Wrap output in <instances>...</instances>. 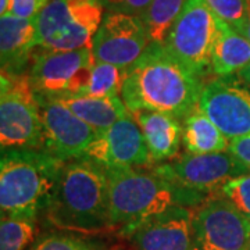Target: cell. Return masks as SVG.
I'll use <instances>...</instances> for the list:
<instances>
[{
	"mask_svg": "<svg viewBox=\"0 0 250 250\" xmlns=\"http://www.w3.org/2000/svg\"><path fill=\"white\" fill-rule=\"evenodd\" d=\"M203 81L174 59L163 45L150 43L126 68L121 98L129 111L147 110L187 118L197 108Z\"/></svg>",
	"mask_w": 250,
	"mask_h": 250,
	"instance_id": "obj_1",
	"label": "cell"
},
{
	"mask_svg": "<svg viewBox=\"0 0 250 250\" xmlns=\"http://www.w3.org/2000/svg\"><path fill=\"white\" fill-rule=\"evenodd\" d=\"M49 223L74 232L110 229L108 171L88 157L67 161L46 207Z\"/></svg>",
	"mask_w": 250,
	"mask_h": 250,
	"instance_id": "obj_2",
	"label": "cell"
},
{
	"mask_svg": "<svg viewBox=\"0 0 250 250\" xmlns=\"http://www.w3.org/2000/svg\"><path fill=\"white\" fill-rule=\"evenodd\" d=\"M206 195L179 188L154 171L139 168L108 171L110 225L129 229L172 207L195 208Z\"/></svg>",
	"mask_w": 250,
	"mask_h": 250,
	"instance_id": "obj_3",
	"label": "cell"
},
{
	"mask_svg": "<svg viewBox=\"0 0 250 250\" xmlns=\"http://www.w3.org/2000/svg\"><path fill=\"white\" fill-rule=\"evenodd\" d=\"M64 164L42 149L1 150V217L36 218L41 210H46Z\"/></svg>",
	"mask_w": 250,
	"mask_h": 250,
	"instance_id": "obj_4",
	"label": "cell"
},
{
	"mask_svg": "<svg viewBox=\"0 0 250 250\" xmlns=\"http://www.w3.org/2000/svg\"><path fill=\"white\" fill-rule=\"evenodd\" d=\"M103 11L102 0H49L35 18L36 46L60 52L90 47Z\"/></svg>",
	"mask_w": 250,
	"mask_h": 250,
	"instance_id": "obj_5",
	"label": "cell"
},
{
	"mask_svg": "<svg viewBox=\"0 0 250 250\" xmlns=\"http://www.w3.org/2000/svg\"><path fill=\"white\" fill-rule=\"evenodd\" d=\"M0 143L4 149H42L43 126L29 75L1 72Z\"/></svg>",
	"mask_w": 250,
	"mask_h": 250,
	"instance_id": "obj_6",
	"label": "cell"
},
{
	"mask_svg": "<svg viewBox=\"0 0 250 250\" xmlns=\"http://www.w3.org/2000/svg\"><path fill=\"white\" fill-rule=\"evenodd\" d=\"M218 31V18L206 0H188L163 46L188 70L203 78L211 72V59Z\"/></svg>",
	"mask_w": 250,
	"mask_h": 250,
	"instance_id": "obj_7",
	"label": "cell"
},
{
	"mask_svg": "<svg viewBox=\"0 0 250 250\" xmlns=\"http://www.w3.org/2000/svg\"><path fill=\"white\" fill-rule=\"evenodd\" d=\"M197 250H249L250 218L225 196L206 197L193 208Z\"/></svg>",
	"mask_w": 250,
	"mask_h": 250,
	"instance_id": "obj_8",
	"label": "cell"
},
{
	"mask_svg": "<svg viewBox=\"0 0 250 250\" xmlns=\"http://www.w3.org/2000/svg\"><path fill=\"white\" fill-rule=\"evenodd\" d=\"M95 60L90 47L78 50H43L35 54L29 80L36 93L60 98L82 93Z\"/></svg>",
	"mask_w": 250,
	"mask_h": 250,
	"instance_id": "obj_9",
	"label": "cell"
},
{
	"mask_svg": "<svg viewBox=\"0 0 250 250\" xmlns=\"http://www.w3.org/2000/svg\"><path fill=\"white\" fill-rule=\"evenodd\" d=\"M153 171L177 187L203 195L221 190L229 179L250 174V171L229 152L187 153L178 160L154 167Z\"/></svg>",
	"mask_w": 250,
	"mask_h": 250,
	"instance_id": "obj_10",
	"label": "cell"
},
{
	"mask_svg": "<svg viewBox=\"0 0 250 250\" xmlns=\"http://www.w3.org/2000/svg\"><path fill=\"white\" fill-rule=\"evenodd\" d=\"M197 110L208 117L229 141L250 135V89L233 75L205 82Z\"/></svg>",
	"mask_w": 250,
	"mask_h": 250,
	"instance_id": "obj_11",
	"label": "cell"
},
{
	"mask_svg": "<svg viewBox=\"0 0 250 250\" xmlns=\"http://www.w3.org/2000/svg\"><path fill=\"white\" fill-rule=\"evenodd\" d=\"M38 102L43 126L42 150L65 163L83 157L98 134L60 99L38 93Z\"/></svg>",
	"mask_w": 250,
	"mask_h": 250,
	"instance_id": "obj_12",
	"label": "cell"
},
{
	"mask_svg": "<svg viewBox=\"0 0 250 250\" xmlns=\"http://www.w3.org/2000/svg\"><path fill=\"white\" fill-rule=\"evenodd\" d=\"M150 41L142 18L124 13H107L92 42L96 62L129 68L149 47Z\"/></svg>",
	"mask_w": 250,
	"mask_h": 250,
	"instance_id": "obj_13",
	"label": "cell"
},
{
	"mask_svg": "<svg viewBox=\"0 0 250 250\" xmlns=\"http://www.w3.org/2000/svg\"><path fill=\"white\" fill-rule=\"evenodd\" d=\"M83 157L103 166L107 171L153 164L142 131L132 114L118 120L103 134L98 135Z\"/></svg>",
	"mask_w": 250,
	"mask_h": 250,
	"instance_id": "obj_14",
	"label": "cell"
},
{
	"mask_svg": "<svg viewBox=\"0 0 250 250\" xmlns=\"http://www.w3.org/2000/svg\"><path fill=\"white\" fill-rule=\"evenodd\" d=\"M120 233L129 238L135 250H197L189 207L168 208Z\"/></svg>",
	"mask_w": 250,
	"mask_h": 250,
	"instance_id": "obj_15",
	"label": "cell"
},
{
	"mask_svg": "<svg viewBox=\"0 0 250 250\" xmlns=\"http://www.w3.org/2000/svg\"><path fill=\"white\" fill-rule=\"evenodd\" d=\"M36 46L35 20L0 16L1 72L22 74Z\"/></svg>",
	"mask_w": 250,
	"mask_h": 250,
	"instance_id": "obj_16",
	"label": "cell"
},
{
	"mask_svg": "<svg viewBox=\"0 0 250 250\" xmlns=\"http://www.w3.org/2000/svg\"><path fill=\"white\" fill-rule=\"evenodd\" d=\"M131 114L142 131L153 163L171 160L178 154L184 131L179 118L147 110H135Z\"/></svg>",
	"mask_w": 250,
	"mask_h": 250,
	"instance_id": "obj_17",
	"label": "cell"
},
{
	"mask_svg": "<svg viewBox=\"0 0 250 250\" xmlns=\"http://www.w3.org/2000/svg\"><path fill=\"white\" fill-rule=\"evenodd\" d=\"M62 100L72 114L83 121L98 135L103 134L118 120L129 116L131 111L125 106L121 95L118 96H90L83 93L64 95L57 98Z\"/></svg>",
	"mask_w": 250,
	"mask_h": 250,
	"instance_id": "obj_18",
	"label": "cell"
},
{
	"mask_svg": "<svg viewBox=\"0 0 250 250\" xmlns=\"http://www.w3.org/2000/svg\"><path fill=\"white\" fill-rule=\"evenodd\" d=\"M218 38L211 59V74L215 77L239 74L250 62V41L221 20H218Z\"/></svg>",
	"mask_w": 250,
	"mask_h": 250,
	"instance_id": "obj_19",
	"label": "cell"
},
{
	"mask_svg": "<svg viewBox=\"0 0 250 250\" xmlns=\"http://www.w3.org/2000/svg\"><path fill=\"white\" fill-rule=\"evenodd\" d=\"M182 128V142L188 153L207 154L228 152L229 139L197 108L185 118Z\"/></svg>",
	"mask_w": 250,
	"mask_h": 250,
	"instance_id": "obj_20",
	"label": "cell"
},
{
	"mask_svg": "<svg viewBox=\"0 0 250 250\" xmlns=\"http://www.w3.org/2000/svg\"><path fill=\"white\" fill-rule=\"evenodd\" d=\"M188 0H152L142 16L150 43L163 45Z\"/></svg>",
	"mask_w": 250,
	"mask_h": 250,
	"instance_id": "obj_21",
	"label": "cell"
},
{
	"mask_svg": "<svg viewBox=\"0 0 250 250\" xmlns=\"http://www.w3.org/2000/svg\"><path fill=\"white\" fill-rule=\"evenodd\" d=\"M126 70L108 62H95L90 70L88 85L83 89V95L90 96H118L121 95Z\"/></svg>",
	"mask_w": 250,
	"mask_h": 250,
	"instance_id": "obj_22",
	"label": "cell"
},
{
	"mask_svg": "<svg viewBox=\"0 0 250 250\" xmlns=\"http://www.w3.org/2000/svg\"><path fill=\"white\" fill-rule=\"evenodd\" d=\"M36 233V218L1 217L0 250H25L35 241Z\"/></svg>",
	"mask_w": 250,
	"mask_h": 250,
	"instance_id": "obj_23",
	"label": "cell"
},
{
	"mask_svg": "<svg viewBox=\"0 0 250 250\" xmlns=\"http://www.w3.org/2000/svg\"><path fill=\"white\" fill-rule=\"evenodd\" d=\"M31 250H102L95 242L65 233H50L41 238Z\"/></svg>",
	"mask_w": 250,
	"mask_h": 250,
	"instance_id": "obj_24",
	"label": "cell"
},
{
	"mask_svg": "<svg viewBox=\"0 0 250 250\" xmlns=\"http://www.w3.org/2000/svg\"><path fill=\"white\" fill-rule=\"evenodd\" d=\"M215 17L241 34L245 25V0H206Z\"/></svg>",
	"mask_w": 250,
	"mask_h": 250,
	"instance_id": "obj_25",
	"label": "cell"
},
{
	"mask_svg": "<svg viewBox=\"0 0 250 250\" xmlns=\"http://www.w3.org/2000/svg\"><path fill=\"white\" fill-rule=\"evenodd\" d=\"M220 192L250 218V174L229 179Z\"/></svg>",
	"mask_w": 250,
	"mask_h": 250,
	"instance_id": "obj_26",
	"label": "cell"
},
{
	"mask_svg": "<svg viewBox=\"0 0 250 250\" xmlns=\"http://www.w3.org/2000/svg\"><path fill=\"white\" fill-rule=\"evenodd\" d=\"M108 13H124L142 18L152 0H102Z\"/></svg>",
	"mask_w": 250,
	"mask_h": 250,
	"instance_id": "obj_27",
	"label": "cell"
},
{
	"mask_svg": "<svg viewBox=\"0 0 250 250\" xmlns=\"http://www.w3.org/2000/svg\"><path fill=\"white\" fill-rule=\"evenodd\" d=\"M49 0H10L7 14L25 20H35Z\"/></svg>",
	"mask_w": 250,
	"mask_h": 250,
	"instance_id": "obj_28",
	"label": "cell"
},
{
	"mask_svg": "<svg viewBox=\"0 0 250 250\" xmlns=\"http://www.w3.org/2000/svg\"><path fill=\"white\" fill-rule=\"evenodd\" d=\"M228 152L250 171V135L229 141Z\"/></svg>",
	"mask_w": 250,
	"mask_h": 250,
	"instance_id": "obj_29",
	"label": "cell"
},
{
	"mask_svg": "<svg viewBox=\"0 0 250 250\" xmlns=\"http://www.w3.org/2000/svg\"><path fill=\"white\" fill-rule=\"evenodd\" d=\"M245 10H246V14H245V25L242 28L241 34L248 41H250V0H245Z\"/></svg>",
	"mask_w": 250,
	"mask_h": 250,
	"instance_id": "obj_30",
	"label": "cell"
},
{
	"mask_svg": "<svg viewBox=\"0 0 250 250\" xmlns=\"http://www.w3.org/2000/svg\"><path fill=\"white\" fill-rule=\"evenodd\" d=\"M238 77L245 82V85H246V86H249L250 88V62L246 65V67H245V68H243V70H242L241 72H239V74H238Z\"/></svg>",
	"mask_w": 250,
	"mask_h": 250,
	"instance_id": "obj_31",
	"label": "cell"
},
{
	"mask_svg": "<svg viewBox=\"0 0 250 250\" xmlns=\"http://www.w3.org/2000/svg\"><path fill=\"white\" fill-rule=\"evenodd\" d=\"M10 0H0V16H4L9 13Z\"/></svg>",
	"mask_w": 250,
	"mask_h": 250,
	"instance_id": "obj_32",
	"label": "cell"
},
{
	"mask_svg": "<svg viewBox=\"0 0 250 250\" xmlns=\"http://www.w3.org/2000/svg\"><path fill=\"white\" fill-rule=\"evenodd\" d=\"M249 250H250V243H249Z\"/></svg>",
	"mask_w": 250,
	"mask_h": 250,
	"instance_id": "obj_33",
	"label": "cell"
}]
</instances>
